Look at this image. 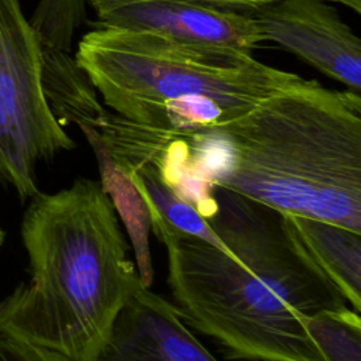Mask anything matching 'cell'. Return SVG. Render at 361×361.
Listing matches in <instances>:
<instances>
[{
	"label": "cell",
	"mask_w": 361,
	"mask_h": 361,
	"mask_svg": "<svg viewBox=\"0 0 361 361\" xmlns=\"http://www.w3.org/2000/svg\"><path fill=\"white\" fill-rule=\"evenodd\" d=\"M94 27L148 31L214 52L251 55L264 42L252 14L185 0H138L96 10Z\"/></svg>",
	"instance_id": "cell-6"
},
{
	"label": "cell",
	"mask_w": 361,
	"mask_h": 361,
	"mask_svg": "<svg viewBox=\"0 0 361 361\" xmlns=\"http://www.w3.org/2000/svg\"><path fill=\"white\" fill-rule=\"evenodd\" d=\"M265 41L360 94L361 39L324 0H274L255 11Z\"/></svg>",
	"instance_id": "cell-7"
},
{
	"label": "cell",
	"mask_w": 361,
	"mask_h": 361,
	"mask_svg": "<svg viewBox=\"0 0 361 361\" xmlns=\"http://www.w3.org/2000/svg\"><path fill=\"white\" fill-rule=\"evenodd\" d=\"M331 1H337L348 8H351L354 13H361V0H331Z\"/></svg>",
	"instance_id": "cell-16"
},
{
	"label": "cell",
	"mask_w": 361,
	"mask_h": 361,
	"mask_svg": "<svg viewBox=\"0 0 361 361\" xmlns=\"http://www.w3.org/2000/svg\"><path fill=\"white\" fill-rule=\"evenodd\" d=\"M123 173L140 193L142 202L145 203L147 212L157 213L171 227L203 238L231 255L214 234V231L209 227L206 220L192 206L172 193L152 172L148 169H134Z\"/></svg>",
	"instance_id": "cell-12"
},
{
	"label": "cell",
	"mask_w": 361,
	"mask_h": 361,
	"mask_svg": "<svg viewBox=\"0 0 361 361\" xmlns=\"http://www.w3.org/2000/svg\"><path fill=\"white\" fill-rule=\"evenodd\" d=\"M72 148L45 100L37 38L20 0H0V178L31 199L38 164Z\"/></svg>",
	"instance_id": "cell-5"
},
{
	"label": "cell",
	"mask_w": 361,
	"mask_h": 361,
	"mask_svg": "<svg viewBox=\"0 0 361 361\" xmlns=\"http://www.w3.org/2000/svg\"><path fill=\"white\" fill-rule=\"evenodd\" d=\"M3 240H4V233H3V230H1V227H0V245H1Z\"/></svg>",
	"instance_id": "cell-17"
},
{
	"label": "cell",
	"mask_w": 361,
	"mask_h": 361,
	"mask_svg": "<svg viewBox=\"0 0 361 361\" xmlns=\"http://www.w3.org/2000/svg\"><path fill=\"white\" fill-rule=\"evenodd\" d=\"M75 58L116 114L159 128L165 110L192 97L219 103L233 118L300 79L251 55L188 47L161 35L94 27Z\"/></svg>",
	"instance_id": "cell-4"
},
{
	"label": "cell",
	"mask_w": 361,
	"mask_h": 361,
	"mask_svg": "<svg viewBox=\"0 0 361 361\" xmlns=\"http://www.w3.org/2000/svg\"><path fill=\"white\" fill-rule=\"evenodd\" d=\"M127 1H138V0H87V3L93 7V10H99L103 7L120 4V3H127ZM185 1H196V3H203L220 8H227V10H234L240 13H247V14H254L268 3L274 0H185Z\"/></svg>",
	"instance_id": "cell-15"
},
{
	"label": "cell",
	"mask_w": 361,
	"mask_h": 361,
	"mask_svg": "<svg viewBox=\"0 0 361 361\" xmlns=\"http://www.w3.org/2000/svg\"><path fill=\"white\" fill-rule=\"evenodd\" d=\"M96 361H219L182 322L178 307L137 274Z\"/></svg>",
	"instance_id": "cell-8"
},
{
	"label": "cell",
	"mask_w": 361,
	"mask_h": 361,
	"mask_svg": "<svg viewBox=\"0 0 361 361\" xmlns=\"http://www.w3.org/2000/svg\"><path fill=\"white\" fill-rule=\"evenodd\" d=\"M285 214L320 268L360 313L361 233L319 219Z\"/></svg>",
	"instance_id": "cell-10"
},
{
	"label": "cell",
	"mask_w": 361,
	"mask_h": 361,
	"mask_svg": "<svg viewBox=\"0 0 361 361\" xmlns=\"http://www.w3.org/2000/svg\"><path fill=\"white\" fill-rule=\"evenodd\" d=\"M189 188L361 233V97L303 78L247 113L185 135Z\"/></svg>",
	"instance_id": "cell-2"
},
{
	"label": "cell",
	"mask_w": 361,
	"mask_h": 361,
	"mask_svg": "<svg viewBox=\"0 0 361 361\" xmlns=\"http://www.w3.org/2000/svg\"><path fill=\"white\" fill-rule=\"evenodd\" d=\"M214 196L206 223L231 255L147 212L182 319L231 360L326 361L303 320L345 309L344 295L283 212L223 188Z\"/></svg>",
	"instance_id": "cell-1"
},
{
	"label": "cell",
	"mask_w": 361,
	"mask_h": 361,
	"mask_svg": "<svg viewBox=\"0 0 361 361\" xmlns=\"http://www.w3.org/2000/svg\"><path fill=\"white\" fill-rule=\"evenodd\" d=\"M82 133L87 138L90 147L97 157L102 173L100 183L113 200L117 214H120L126 221L127 231L133 240L137 254L140 279L145 286L149 288L154 272L148 245L149 220L145 203L142 202L140 193L135 190L128 178L123 173V171L109 158L97 137V131L94 128H82Z\"/></svg>",
	"instance_id": "cell-11"
},
{
	"label": "cell",
	"mask_w": 361,
	"mask_h": 361,
	"mask_svg": "<svg viewBox=\"0 0 361 361\" xmlns=\"http://www.w3.org/2000/svg\"><path fill=\"white\" fill-rule=\"evenodd\" d=\"M326 361H361V319L353 309L322 312L303 320Z\"/></svg>",
	"instance_id": "cell-13"
},
{
	"label": "cell",
	"mask_w": 361,
	"mask_h": 361,
	"mask_svg": "<svg viewBox=\"0 0 361 361\" xmlns=\"http://www.w3.org/2000/svg\"><path fill=\"white\" fill-rule=\"evenodd\" d=\"M21 237L31 278L0 302V330L72 361H96L138 274L109 193L86 178L38 192Z\"/></svg>",
	"instance_id": "cell-3"
},
{
	"label": "cell",
	"mask_w": 361,
	"mask_h": 361,
	"mask_svg": "<svg viewBox=\"0 0 361 361\" xmlns=\"http://www.w3.org/2000/svg\"><path fill=\"white\" fill-rule=\"evenodd\" d=\"M38 49L42 92L55 118L61 126L73 123L80 130H97L109 111L79 66L72 47L38 44Z\"/></svg>",
	"instance_id": "cell-9"
},
{
	"label": "cell",
	"mask_w": 361,
	"mask_h": 361,
	"mask_svg": "<svg viewBox=\"0 0 361 361\" xmlns=\"http://www.w3.org/2000/svg\"><path fill=\"white\" fill-rule=\"evenodd\" d=\"M0 361H72L54 350L21 340L0 330Z\"/></svg>",
	"instance_id": "cell-14"
}]
</instances>
